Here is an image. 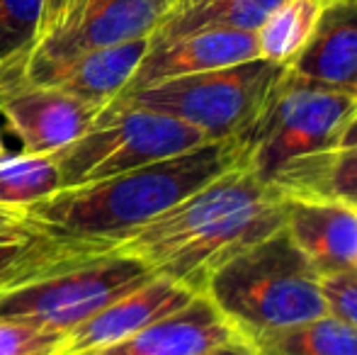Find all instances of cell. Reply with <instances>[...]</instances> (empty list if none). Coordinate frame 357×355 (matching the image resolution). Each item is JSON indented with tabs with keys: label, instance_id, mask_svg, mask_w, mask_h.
I'll return each instance as SVG.
<instances>
[{
	"label": "cell",
	"instance_id": "cell-24",
	"mask_svg": "<svg viewBox=\"0 0 357 355\" xmlns=\"http://www.w3.org/2000/svg\"><path fill=\"white\" fill-rule=\"evenodd\" d=\"M321 289L328 314L357 328V270L321 275Z\"/></svg>",
	"mask_w": 357,
	"mask_h": 355
},
{
	"label": "cell",
	"instance_id": "cell-27",
	"mask_svg": "<svg viewBox=\"0 0 357 355\" xmlns=\"http://www.w3.org/2000/svg\"><path fill=\"white\" fill-rule=\"evenodd\" d=\"M68 5H71V0H47V15H44V37H47L49 32H54V29L63 22V17H66V13H68Z\"/></svg>",
	"mask_w": 357,
	"mask_h": 355
},
{
	"label": "cell",
	"instance_id": "cell-20",
	"mask_svg": "<svg viewBox=\"0 0 357 355\" xmlns=\"http://www.w3.org/2000/svg\"><path fill=\"white\" fill-rule=\"evenodd\" d=\"M61 188L56 153H10L0 163V207L27 209Z\"/></svg>",
	"mask_w": 357,
	"mask_h": 355
},
{
	"label": "cell",
	"instance_id": "cell-18",
	"mask_svg": "<svg viewBox=\"0 0 357 355\" xmlns=\"http://www.w3.org/2000/svg\"><path fill=\"white\" fill-rule=\"evenodd\" d=\"M258 355H357V328L324 314L253 341Z\"/></svg>",
	"mask_w": 357,
	"mask_h": 355
},
{
	"label": "cell",
	"instance_id": "cell-23",
	"mask_svg": "<svg viewBox=\"0 0 357 355\" xmlns=\"http://www.w3.org/2000/svg\"><path fill=\"white\" fill-rule=\"evenodd\" d=\"M66 333L22 322H0V355H59Z\"/></svg>",
	"mask_w": 357,
	"mask_h": 355
},
{
	"label": "cell",
	"instance_id": "cell-8",
	"mask_svg": "<svg viewBox=\"0 0 357 355\" xmlns=\"http://www.w3.org/2000/svg\"><path fill=\"white\" fill-rule=\"evenodd\" d=\"M170 5L173 0H83L32 49L22 76L37 83L49 71L85 52L151 39L170 13Z\"/></svg>",
	"mask_w": 357,
	"mask_h": 355
},
{
	"label": "cell",
	"instance_id": "cell-21",
	"mask_svg": "<svg viewBox=\"0 0 357 355\" xmlns=\"http://www.w3.org/2000/svg\"><path fill=\"white\" fill-rule=\"evenodd\" d=\"M47 0H0V71L27 61L44 37Z\"/></svg>",
	"mask_w": 357,
	"mask_h": 355
},
{
	"label": "cell",
	"instance_id": "cell-6",
	"mask_svg": "<svg viewBox=\"0 0 357 355\" xmlns=\"http://www.w3.org/2000/svg\"><path fill=\"white\" fill-rule=\"evenodd\" d=\"M287 66L253 59L195 76L124 90L114 100L153 109L199 129L209 142H234L258 117Z\"/></svg>",
	"mask_w": 357,
	"mask_h": 355
},
{
	"label": "cell",
	"instance_id": "cell-28",
	"mask_svg": "<svg viewBox=\"0 0 357 355\" xmlns=\"http://www.w3.org/2000/svg\"><path fill=\"white\" fill-rule=\"evenodd\" d=\"M353 144H357V109L353 114V119L348 122V127H345L343 137H340L338 146H353Z\"/></svg>",
	"mask_w": 357,
	"mask_h": 355
},
{
	"label": "cell",
	"instance_id": "cell-30",
	"mask_svg": "<svg viewBox=\"0 0 357 355\" xmlns=\"http://www.w3.org/2000/svg\"><path fill=\"white\" fill-rule=\"evenodd\" d=\"M80 3H83V0H71V5H68V13H66V17H68V15H71V13H73V10H75V8H78V5H80ZM66 17H63V20H66Z\"/></svg>",
	"mask_w": 357,
	"mask_h": 355
},
{
	"label": "cell",
	"instance_id": "cell-13",
	"mask_svg": "<svg viewBox=\"0 0 357 355\" xmlns=\"http://www.w3.org/2000/svg\"><path fill=\"white\" fill-rule=\"evenodd\" d=\"M287 71L357 95V0L324 5L314 34Z\"/></svg>",
	"mask_w": 357,
	"mask_h": 355
},
{
	"label": "cell",
	"instance_id": "cell-9",
	"mask_svg": "<svg viewBox=\"0 0 357 355\" xmlns=\"http://www.w3.org/2000/svg\"><path fill=\"white\" fill-rule=\"evenodd\" d=\"M24 61L0 71V114L27 153H59L80 139L102 105L85 103L56 86L29 83Z\"/></svg>",
	"mask_w": 357,
	"mask_h": 355
},
{
	"label": "cell",
	"instance_id": "cell-17",
	"mask_svg": "<svg viewBox=\"0 0 357 355\" xmlns=\"http://www.w3.org/2000/svg\"><path fill=\"white\" fill-rule=\"evenodd\" d=\"M282 0H173L151 42H168L204 29L255 32Z\"/></svg>",
	"mask_w": 357,
	"mask_h": 355
},
{
	"label": "cell",
	"instance_id": "cell-19",
	"mask_svg": "<svg viewBox=\"0 0 357 355\" xmlns=\"http://www.w3.org/2000/svg\"><path fill=\"white\" fill-rule=\"evenodd\" d=\"M321 10V0H282L255 29L258 56L280 66H289L291 59L314 34Z\"/></svg>",
	"mask_w": 357,
	"mask_h": 355
},
{
	"label": "cell",
	"instance_id": "cell-12",
	"mask_svg": "<svg viewBox=\"0 0 357 355\" xmlns=\"http://www.w3.org/2000/svg\"><path fill=\"white\" fill-rule=\"evenodd\" d=\"M253 59H260L255 32L204 29V32L185 34L168 42H151L127 90L168 81V78L216 71V68L236 66Z\"/></svg>",
	"mask_w": 357,
	"mask_h": 355
},
{
	"label": "cell",
	"instance_id": "cell-10",
	"mask_svg": "<svg viewBox=\"0 0 357 355\" xmlns=\"http://www.w3.org/2000/svg\"><path fill=\"white\" fill-rule=\"evenodd\" d=\"M195 297H197V292H192V289L183 287L168 278L153 275L142 287L114 299L112 304L93 314L88 322L68 331L63 353L88 355L114 346L119 341H127L129 336L144 331L151 324L188 307Z\"/></svg>",
	"mask_w": 357,
	"mask_h": 355
},
{
	"label": "cell",
	"instance_id": "cell-16",
	"mask_svg": "<svg viewBox=\"0 0 357 355\" xmlns=\"http://www.w3.org/2000/svg\"><path fill=\"white\" fill-rule=\"evenodd\" d=\"M270 188L282 197H314L357 204V144L335 146L284 168Z\"/></svg>",
	"mask_w": 357,
	"mask_h": 355
},
{
	"label": "cell",
	"instance_id": "cell-25",
	"mask_svg": "<svg viewBox=\"0 0 357 355\" xmlns=\"http://www.w3.org/2000/svg\"><path fill=\"white\" fill-rule=\"evenodd\" d=\"M34 229L29 227L24 209L0 207V241H17V239L34 236Z\"/></svg>",
	"mask_w": 357,
	"mask_h": 355
},
{
	"label": "cell",
	"instance_id": "cell-22",
	"mask_svg": "<svg viewBox=\"0 0 357 355\" xmlns=\"http://www.w3.org/2000/svg\"><path fill=\"white\" fill-rule=\"evenodd\" d=\"M75 248L80 246L54 241V239H47L42 234H34L29 239H17V241H0V289L22 282L27 275L59 261Z\"/></svg>",
	"mask_w": 357,
	"mask_h": 355
},
{
	"label": "cell",
	"instance_id": "cell-7",
	"mask_svg": "<svg viewBox=\"0 0 357 355\" xmlns=\"http://www.w3.org/2000/svg\"><path fill=\"white\" fill-rule=\"evenodd\" d=\"M202 144L209 139L199 129L170 114L112 100L83 137L56 153V163L63 188H75L137 171Z\"/></svg>",
	"mask_w": 357,
	"mask_h": 355
},
{
	"label": "cell",
	"instance_id": "cell-5",
	"mask_svg": "<svg viewBox=\"0 0 357 355\" xmlns=\"http://www.w3.org/2000/svg\"><path fill=\"white\" fill-rule=\"evenodd\" d=\"M151 278L153 273L137 258L75 248L22 282L0 289V322L68 333Z\"/></svg>",
	"mask_w": 357,
	"mask_h": 355
},
{
	"label": "cell",
	"instance_id": "cell-2",
	"mask_svg": "<svg viewBox=\"0 0 357 355\" xmlns=\"http://www.w3.org/2000/svg\"><path fill=\"white\" fill-rule=\"evenodd\" d=\"M238 166L236 142H209L122 176L63 188L24 217L42 236L105 253Z\"/></svg>",
	"mask_w": 357,
	"mask_h": 355
},
{
	"label": "cell",
	"instance_id": "cell-15",
	"mask_svg": "<svg viewBox=\"0 0 357 355\" xmlns=\"http://www.w3.org/2000/svg\"><path fill=\"white\" fill-rule=\"evenodd\" d=\"M149 47L151 39H134L127 44L93 49V52L80 54L49 71L37 83L39 86H56L85 103L105 107L127 90Z\"/></svg>",
	"mask_w": 357,
	"mask_h": 355
},
{
	"label": "cell",
	"instance_id": "cell-32",
	"mask_svg": "<svg viewBox=\"0 0 357 355\" xmlns=\"http://www.w3.org/2000/svg\"><path fill=\"white\" fill-rule=\"evenodd\" d=\"M59 355H66V353H59Z\"/></svg>",
	"mask_w": 357,
	"mask_h": 355
},
{
	"label": "cell",
	"instance_id": "cell-26",
	"mask_svg": "<svg viewBox=\"0 0 357 355\" xmlns=\"http://www.w3.org/2000/svg\"><path fill=\"white\" fill-rule=\"evenodd\" d=\"M199 355H258V353H255L253 343L245 341L243 336H236V338H231V341L219 343V346L209 348V351H204Z\"/></svg>",
	"mask_w": 357,
	"mask_h": 355
},
{
	"label": "cell",
	"instance_id": "cell-31",
	"mask_svg": "<svg viewBox=\"0 0 357 355\" xmlns=\"http://www.w3.org/2000/svg\"><path fill=\"white\" fill-rule=\"evenodd\" d=\"M321 3H324V5H326V3H328V0H321Z\"/></svg>",
	"mask_w": 357,
	"mask_h": 355
},
{
	"label": "cell",
	"instance_id": "cell-29",
	"mask_svg": "<svg viewBox=\"0 0 357 355\" xmlns=\"http://www.w3.org/2000/svg\"><path fill=\"white\" fill-rule=\"evenodd\" d=\"M8 156H10V151H8V146L3 144V137H0V163H3Z\"/></svg>",
	"mask_w": 357,
	"mask_h": 355
},
{
	"label": "cell",
	"instance_id": "cell-1",
	"mask_svg": "<svg viewBox=\"0 0 357 355\" xmlns=\"http://www.w3.org/2000/svg\"><path fill=\"white\" fill-rule=\"evenodd\" d=\"M282 227V195L238 166L109 251L202 294L216 268Z\"/></svg>",
	"mask_w": 357,
	"mask_h": 355
},
{
	"label": "cell",
	"instance_id": "cell-3",
	"mask_svg": "<svg viewBox=\"0 0 357 355\" xmlns=\"http://www.w3.org/2000/svg\"><path fill=\"white\" fill-rule=\"evenodd\" d=\"M202 294L250 343L328 314L319 270L284 227L216 268Z\"/></svg>",
	"mask_w": 357,
	"mask_h": 355
},
{
	"label": "cell",
	"instance_id": "cell-11",
	"mask_svg": "<svg viewBox=\"0 0 357 355\" xmlns=\"http://www.w3.org/2000/svg\"><path fill=\"white\" fill-rule=\"evenodd\" d=\"M284 199V232L319 275L357 270V204L314 197Z\"/></svg>",
	"mask_w": 357,
	"mask_h": 355
},
{
	"label": "cell",
	"instance_id": "cell-4",
	"mask_svg": "<svg viewBox=\"0 0 357 355\" xmlns=\"http://www.w3.org/2000/svg\"><path fill=\"white\" fill-rule=\"evenodd\" d=\"M357 109V95L321 86L284 71L236 146L241 168L260 183L273 180L291 163L335 149Z\"/></svg>",
	"mask_w": 357,
	"mask_h": 355
},
{
	"label": "cell",
	"instance_id": "cell-14",
	"mask_svg": "<svg viewBox=\"0 0 357 355\" xmlns=\"http://www.w3.org/2000/svg\"><path fill=\"white\" fill-rule=\"evenodd\" d=\"M238 333L204 294L109 348L88 355H199Z\"/></svg>",
	"mask_w": 357,
	"mask_h": 355
}]
</instances>
